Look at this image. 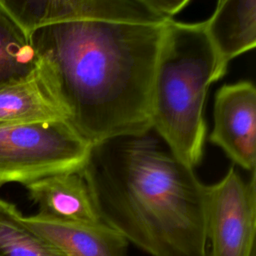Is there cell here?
Masks as SVG:
<instances>
[{
	"mask_svg": "<svg viewBox=\"0 0 256 256\" xmlns=\"http://www.w3.org/2000/svg\"><path fill=\"white\" fill-rule=\"evenodd\" d=\"M225 74L205 22L165 21L151 89V128L174 156L193 169L203 156L209 86Z\"/></svg>",
	"mask_w": 256,
	"mask_h": 256,
	"instance_id": "obj_3",
	"label": "cell"
},
{
	"mask_svg": "<svg viewBox=\"0 0 256 256\" xmlns=\"http://www.w3.org/2000/svg\"><path fill=\"white\" fill-rule=\"evenodd\" d=\"M3 185H4V183H3V182H0V188H1Z\"/></svg>",
	"mask_w": 256,
	"mask_h": 256,
	"instance_id": "obj_15",
	"label": "cell"
},
{
	"mask_svg": "<svg viewBox=\"0 0 256 256\" xmlns=\"http://www.w3.org/2000/svg\"><path fill=\"white\" fill-rule=\"evenodd\" d=\"M64 120L58 105L42 86L37 73L0 86V122L33 123Z\"/></svg>",
	"mask_w": 256,
	"mask_h": 256,
	"instance_id": "obj_11",
	"label": "cell"
},
{
	"mask_svg": "<svg viewBox=\"0 0 256 256\" xmlns=\"http://www.w3.org/2000/svg\"><path fill=\"white\" fill-rule=\"evenodd\" d=\"M148 8L164 18H172L179 13L190 0H140Z\"/></svg>",
	"mask_w": 256,
	"mask_h": 256,
	"instance_id": "obj_14",
	"label": "cell"
},
{
	"mask_svg": "<svg viewBox=\"0 0 256 256\" xmlns=\"http://www.w3.org/2000/svg\"><path fill=\"white\" fill-rule=\"evenodd\" d=\"M165 21L77 20L28 35L42 86L89 144L152 130L151 89Z\"/></svg>",
	"mask_w": 256,
	"mask_h": 256,
	"instance_id": "obj_1",
	"label": "cell"
},
{
	"mask_svg": "<svg viewBox=\"0 0 256 256\" xmlns=\"http://www.w3.org/2000/svg\"><path fill=\"white\" fill-rule=\"evenodd\" d=\"M36 70L28 35L0 11V86L28 79Z\"/></svg>",
	"mask_w": 256,
	"mask_h": 256,
	"instance_id": "obj_12",
	"label": "cell"
},
{
	"mask_svg": "<svg viewBox=\"0 0 256 256\" xmlns=\"http://www.w3.org/2000/svg\"><path fill=\"white\" fill-rule=\"evenodd\" d=\"M24 226L56 247L65 256H126L128 241L105 223L55 219L41 215H23Z\"/></svg>",
	"mask_w": 256,
	"mask_h": 256,
	"instance_id": "obj_8",
	"label": "cell"
},
{
	"mask_svg": "<svg viewBox=\"0 0 256 256\" xmlns=\"http://www.w3.org/2000/svg\"><path fill=\"white\" fill-rule=\"evenodd\" d=\"M210 142L238 166L255 172L256 89L251 81L223 85L216 93Z\"/></svg>",
	"mask_w": 256,
	"mask_h": 256,
	"instance_id": "obj_7",
	"label": "cell"
},
{
	"mask_svg": "<svg viewBox=\"0 0 256 256\" xmlns=\"http://www.w3.org/2000/svg\"><path fill=\"white\" fill-rule=\"evenodd\" d=\"M207 256H255L256 177L243 178L231 166L216 183L206 185Z\"/></svg>",
	"mask_w": 256,
	"mask_h": 256,
	"instance_id": "obj_5",
	"label": "cell"
},
{
	"mask_svg": "<svg viewBox=\"0 0 256 256\" xmlns=\"http://www.w3.org/2000/svg\"><path fill=\"white\" fill-rule=\"evenodd\" d=\"M20 211L0 199V256H65L19 219Z\"/></svg>",
	"mask_w": 256,
	"mask_h": 256,
	"instance_id": "obj_13",
	"label": "cell"
},
{
	"mask_svg": "<svg viewBox=\"0 0 256 256\" xmlns=\"http://www.w3.org/2000/svg\"><path fill=\"white\" fill-rule=\"evenodd\" d=\"M0 11L27 35L40 27L77 20H167L140 0H0Z\"/></svg>",
	"mask_w": 256,
	"mask_h": 256,
	"instance_id": "obj_6",
	"label": "cell"
},
{
	"mask_svg": "<svg viewBox=\"0 0 256 256\" xmlns=\"http://www.w3.org/2000/svg\"><path fill=\"white\" fill-rule=\"evenodd\" d=\"M151 131L91 145L81 171L98 212L151 256H207L206 185Z\"/></svg>",
	"mask_w": 256,
	"mask_h": 256,
	"instance_id": "obj_2",
	"label": "cell"
},
{
	"mask_svg": "<svg viewBox=\"0 0 256 256\" xmlns=\"http://www.w3.org/2000/svg\"><path fill=\"white\" fill-rule=\"evenodd\" d=\"M207 35L227 71L229 62L256 44V0H218L204 21Z\"/></svg>",
	"mask_w": 256,
	"mask_h": 256,
	"instance_id": "obj_10",
	"label": "cell"
},
{
	"mask_svg": "<svg viewBox=\"0 0 256 256\" xmlns=\"http://www.w3.org/2000/svg\"><path fill=\"white\" fill-rule=\"evenodd\" d=\"M23 185L41 215L61 220L104 223L81 169L47 175Z\"/></svg>",
	"mask_w": 256,
	"mask_h": 256,
	"instance_id": "obj_9",
	"label": "cell"
},
{
	"mask_svg": "<svg viewBox=\"0 0 256 256\" xmlns=\"http://www.w3.org/2000/svg\"><path fill=\"white\" fill-rule=\"evenodd\" d=\"M91 144L63 119L0 122V182L29 181L83 167Z\"/></svg>",
	"mask_w": 256,
	"mask_h": 256,
	"instance_id": "obj_4",
	"label": "cell"
}]
</instances>
